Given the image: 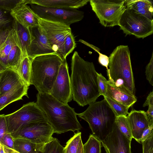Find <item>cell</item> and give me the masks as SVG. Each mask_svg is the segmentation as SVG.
Segmentation results:
<instances>
[{
    "label": "cell",
    "mask_w": 153,
    "mask_h": 153,
    "mask_svg": "<svg viewBox=\"0 0 153 153\" xmlns=\"http://www.w3.org/2000/svg\"><path fill=\"white\" fill-rule=\"evenodd\" d=\"M12 28H0V46L7 39Z\"/></svg>",
    "instance_id": "b9f144b4"
},
{
    "label": "cell",
    "mask_w": 153,
    "mask_h": 153,
    "mask_svg": "<svg viewBox=\"0 0 153 153\" xmlns=\"http://www.w3.org/2000/svg\"><path fill=\"white\" fill-rule=\"evenodd\" d=\"M76 47L74 37L71 32L65 38L64 44V56L65 58L71 53Z\"/></svg>",
    "instance_id": "1f68e13d"
},
{
    "label": "cell",
    "mask_w": 153,
    "mask_h": 153,
    "mask_svg": "<svg viewBox=\"0 0 153 153\" xmlns=\"http://www.w3.org/2000/svg\"><path fill=\"white\" fill-rule=\"evenodd\" d=\"M10 14L14 20L28 29L39 25V18L25 0H21Z\"/></svg>",
    "instance_id": "9a60e30c"
},
{
    "label": "cell",
    "mask_w": 153,
    "mask_h": 153,
    "mask_svg": "<svg viewBox=\"0 0 153 153\" xmlns=\"http://www.w3.org/2000/svg\"><path fill=\"white\" fill-rule=\"evenodd\" d=\"M70 77L72 98L84 106L96 101L100 95L97 81V72L93 63L84 60L76 51L71 60Z\"/></svg>",
    "instance_id": "6da1fadb"
},
{
    "label": "cell",
    "mask_w": 153,
    "mask_h": 153,
    "mask_svg": "<svg viewBox=\"0 0 153 153\" xmlns=\"http://www.w3.org/2000/svg\"><path fill=\"white\" fill-rule=\"evenodd\" d=\"M125 0H91L92 10L100 23L105 27L118 25L121 16L126 8Z\"/></svg>",
    "instance_id": "52a82bcc"
},
{
    "label": "cell",
    "mask_w": 153,
    "mask_h": 153,
    "mask_svg": "<svg viewBox=\"0 0 153 153\" xmlns=\"http://www.w3.org/2000/svg\"><path fill=\"white\" fill-rule=\"evenodd\" d=\"M126 117L132 138L139 143L143 131L150 126L146 112L133 110L128 113Z\"/></svg>",
    "instance_id": "2e32d148"
},
{
    "label": "cell",
    "mask_w": 153,
    "mask_h": 153,
    "mask_svg": "<svg viewBox=\"0 0 153 153\" xmlns=\"http://www.w3.org/2000/svg\"><path fill=\"white\" fill-rule=\"evenodd\" d=\"M8 132L11 133L27 123L37 121H48L46 114L36 102L24 105L15 112L5 115Z\"/></svg>",
    "instance_id": "ba28073f"
},
{
    "label": "cell",
    "mask_w": 153,
    "mask_h": 153,
    "mask_svg": "<svg viewBox=\"0 0 153 153\" xmlns=\"http://www.w3.org/2000/svg\"><path fill=\"white\" fill-rule=\"evenodd\" d=\"M16 45L19 47L15 32L12 28L7 39L0 46V64L4 69L8 68V57L12 48Z\"/></svg>",
    "instance_id": "603a6c76"
},
{
    "label": "cell",
    "mask_w": 153,
    "mask_h": 153,
    "mask_svg": "<svg viewBox=\"0 0 153 153\" xmlns=\"http://www.w3.org/2000/svg\"><path fill=\"white\" fill-rule=\"evenodd\" d=\"M1 144L14 149L13 138L10 133H8L4 135L1 140Z\"/></svg>",
    "instance_id": "f35d334b"
},
{
    "label": "cell",
    "mask_w": 153,
    "mask_h": 153,
    "mask_svg": "<svg viewBox=\"0 0 153 153\" xmlns=\"http://www.w3.org/2000/svg\"><path fill=\"white\" fill-rule=\"evenodd\" d=\"M30 4L31 8L39 18L69 26L80 21L84 16V12L77 9L49 8Z\"/></svg>",
    "instance_id": "9c48e42d"
},
{
    "label": "cell",
    "mask_w": 153,
    "mask_h": 153,
    "mask_svg": "<svg viewBox=\"0 0 153 153\" xmlns=\"http://www.w3.org/2000/svg\"><path fill=\"white\" fill-rule=\"evenodd\" d=\"M4 69L0 64V72L2 71Z\"/></svg>",
    "instance_id": "7dc6e473"
},
{
    "label": "cell",
    "mask_w": 153,
    "mask_h": 153,
    "mask_svg": "<svg viewBox=\"0 0 153 153\" xmlns=\"http://www.w3.org/2000/svg\"><path fill=\"white\" fill-rule=\"evenodd\" d=\"M126 8L131 9L136 13L153 21L152 3L148 0H125Z\"/></svg>",
    "instance_id": "7402d4cb"
},
{
    "label": "cell",
    "mask_w": 153,
    "mask_h": 153,
    "mask_svg": "<svg viewBox=\"0 0 153 153\" xmlns=\"http://www.w3.org/2000/svg\"><path fill=\"white\" fill-rule=\"evenodd\" d=\"M2 145H1V143H0V151L1 150V149L2 147Z\"/></svg>",
    "instance_id": "681fc988"
},
{
    "label": "cell",
    "mask_w": 153,
    "mask_h": 153,
    "mask_svg": "<svg viewBox=\"0 0 153 153\" xmlns=\"http://www.w3.org/2000/svg\"><path fill=\"white\" fill-rule=\"evenodd\" d=\"M0 153H4L2 147L0 151Z\"/></svg>",
    "instance_id": "c3c4849f"
},
{
    "label": "cell",
    "mask_w": 153,
    "mask_h": 153,
    "mask_svg": "<svg viewBox=\"0 0 153 153\" xmlns=\"http://www.w3.org/2000/svg\"><path fill=\"white\" fill-rule=\"evenodd\" d=\"M0 77H1V74H0Z\"/></svg>",
    "instance_id": "f907efd6"
},
{
    "label": "cell",
    "mask_w": 153,
    "mask_h": 153,
    "mask_svg": "<svg viewBox=\"0 0 153 153\" xmlns=\"http://www.w3.org/2000/svg\"><path fill=\"white\" fill-rule=\"evenodd\" d=\"M146 113L150 125H153V106L149 105L148 109Z\"/></svg>",
    "instance_id": "7bdbcfd3"
},
{
    "label": "cell",
    "mask_w": 153,
    "mask_h": 153,
    "mask_svg": "<svg viewBox=\"0 0 153 153\" xmlns=\"http://www.w3.org/2000/svg\"><path fill=\"white\" fill-rule=\"evenodd\" d=\"M14 149L20 153H40L45 144H36L22 138H13Z\"/></svg>",
    "instance_id": "cb8c5ba5"
},
{
    "label": "cell",
    "mask_w": 153,
    "mask_h": 153,
    "mask_svg": "<svg viewBox=\"0 0 153 153\" xmlns=\"http://www.w3.org/2000/svg\"><path fill=\"white\" fill-rule=\"evenodd\" d=\"M81 132L77 131L69 140L64 147L63 153H76L80 142L82 141Z\"/></svg>",
    "instance_id": "83f0119b"
},
{
    "label": "cell",
    "mask_w": 153,
    "mask_h": 153,
    "mask_svg": "<svg viewBox=\"0 0 153 153\" xmlns=\"http://www.w3.org/2000/svg\"><path fill=\"white\" fill-rule=\"evenodd\" d=\"M42 153V152H41V153Z\"/></svg>",
    "instance_id": "816d5d0a"
},
{
    "label": "cell",
    "mask_w": 153,
    "mask_h": 153,
    "mask_svg": "<svg viewBox=\"0 0 153 153\" xmlns=\"http://www.w3.org/2000/svg\"><path fill=\"white\" fill-rule=\"evenodd\" d=\"M39 25L45 30L50 45L55 53L63 61L64 44L65 38L71 32L70 26L39 18Z\"/></svg>",
    "instance_id": "8fae6325"
},
{
    "label": "cell",
    "mask_w": 153,
    "mask_h": 153,
    "mask_svg": "<svg viewBox=\"0 0 153 153\" xmlns=\"http://www.w3.org/2000/svg\"><path fill=\"white\" fill-rule=\"evenodd\" d=\"M97 75L98 86L100 94L104 97H106L108 80L101 73L97 72Z\"/></svg>",
    "instance_id": "836d02e7"
},
{
    "label": "cell",
    "mask_w": 153,
    "mask_h": 153,
    "mask_svg": "<svg viewBox=\"0 0 153 153\" xmlns=\"http://www.w3.org/2000/svg\"><path fill=\"white\" fill-rule=\"evenodd\" d=\"M120 29L126 35H132L143 39L152 34L153 21L126 8L119 22Z\"/></svg>",
    "instance_id": "8992f818"
},
{
    "label": "cell",
    "mask_w": 153,
    "mask_h": 153,
    "mask_svg": "<svg viewBox=\"0 0 153 153\" xmlns=\"http://www.w3.org/2000/svg\"><path fill=\"white\" fill-rule=\"evenodd\" d=\"M54 133L53 128L48 121H41L26 124L10 134L13 138L25 139L35 143L44 144L52 139Z\"/></svg>",
    "instance_id": "30bf717a"
},
{
    "label": "cell",
    "mask_w": 153,
    "mask_h": 153,
    "mask_svg": "<svg viewBox=\"0 0 153 153\" xmlns=\"http://www.w3.org/2000/svg\"><path fill=\"white\" fill-rule=\"evenodd\" d=\"M79 41L91 48L97 52L99 55L98 58V62L101 65L105 67L107 69V71H108L109 57L106 55L101 53L100 52V49L94 45L82 39H79Z\"/></svg>",
    "instance_id": "d6a6232c"
},
{
    "label": "cell",
    "mask_w": 153,
    "mask_h": 153,
    "mask_svg": "<svg viewBox=\"0 0 153 153\" xmlns=\"http://www.w3.org/2000/svg\"><path fill=\"white\" fill-rule=\"evenodd\" d=\"M36 97V103L46 114L54 133L79 131L82 127L74 108L59 102L49 94L38 92Z\"/></svg>",
    "instance_id": "7a4b0ae2"
},
{
    "label": "cell",
    "mask_w": 153,
    "mask_h": 153,
    "mask_svg": "<svg viewBox=\"0 0 153 153\" xmlns=\"http://www.w3.org/2000/svg\"><path fill=\"white\" fill-rule=\"evenodd\" d=\"M108 57V82L135 95L134 79L128 47L124 45L117 46Z\"/></svg>",
    "instance_id": "3957f363"
},
{
    "label": "cell",
    "mask_w": 153,
    "mask_h": 153,
    "mask_svg": "<svg viewBox=\"0 0 153 153\" xmlns=\"http://www.w3.org/2000/svg\"><path fill=\"white\" fill-rule=\"evenodd\" d=\"M106 97L123 105L131 107L137 101L135 95L109 83H107Z\"/></svg>",
    "instance_id": "ac0fdd59"
},
{
    "label": "cell",
    "mask_w": 153,
    "mask_h": 153,
    "mask_svg": "<svg viewBox=\"0 0 153 153\" xmlns=\"http://www.w3.org/2000/svg\"><path fill=\"white\" fill-rule=\"evenodd\" d=\"M100 141L90 134L87 141L83 145L84 153H101Z\"/></svg>",
    "instance_id": "4316f807"
},
{
    "label": "cell",
    "mask_w": 153,
    "mask_h": 153,
    "mask_svg": "<svg viewBox=\"0 0 153 153\" xmlns=\"http://www.w3.org/2000/svg\"><path fill=\"white\" fill-rule=\"evenodd\" d=\"M21 0H0V8L10 12Z\"/></svg>",
    "instance_id": "e575fe53"
},
{
    "label": "cell",
    "mask_w": 153,
    "mask_h": 153,
    "mask_svg": "<svg viewBox=\"0 0 153 153\" xmlns=\"http://www.w3.org/2000/svg\"><path fill=\"white\" fill-rule=\"evenodd\" d=\"M89 0H30L33 4L47 7L77 9L85 5Z\"/></svg>",
    "instance_id": "e0dca14e"
},
{
    "label": "cell",
    "mask_w": 153,
    "mask_h": 153,
    "mask_svg": "<svg viewBox=\"0 0 153 153\" xmlns=\"http://www.w3.org/2000/svg\"><path fill=\"white\" fill-rule=\"evenodd\" d=\"M22 54L17 45L13 47L10 51L7 59L8 68L16 70L22 58Z\"/></svg>",
    "instance_id": "484cf974"
},
{
    "label": "cell",
    "mask_w": 153,
    "mask_h": 153,
    "mask_svg": "<svg viewBox=\"0 0 153 153\" xmlns=\"http://www.w3.org/2000/svg\"><path fill=\"white\" fill-rule=\"evenodd\" d=\"M4 153H20L13 149L10 148L2 145Z\"/></svg>",
    "instance_id": "f6af8a7d"
},
{
    "label": "cell",
    "mask_w": 153,
    "mask_h": 153,
    "mask_svg": "<svg viewBox=\"0 0 153 153\" xmlns=\"http://www.w3.org/2000/svg\"><path fill=\"white\" fill-rule=\"evenodd\" d=\"M64 147L56 138L53 137L49 142L44 144L42 153H63Z\"/></svg>",
    "instance_id": "f546056e"
},
{
    "label": "cell",
    "mask_w": 153,
    "mask_h": 153,
    "mask_svg": "<svg viewBox=\"0 0 153 153\" xmlns=\"http://www.w3.org/2000/svg\"><path fill=\"white\" fill-rule=\"evenodd\" d=\"M29 29L32 38L27 51L29 56L33 58L41 55L55 53L50 45L45 30L39 25Z\"/></svg>",
    "instance_id": "5bb4252c"
},
{
    "label": "cell",
    "mask_w": 153,
    "mask_h": 153,
    "mask_svg": "<svg viewBox=\"0 0 153 153\" xmlns=\"http://www.w3.org/2000/svg\"><path fill=\"white\" fill-rule=\"evenodd\" d=\"M28 88L25 85H19L0 95V111L10 103L22 100L24 96L28 97Z\"/></svg>",
    "instance_id": "44dd1931"
},
{
    "label": "cell",
    "mask_w": 153,
    "mask_h": 153,
    "mask_svg": "<svg viewBox=\"0 0 153 153\" xmlns=\"http://www.w3.org/2000/svg\"><path fill=\"white\" fill-rule=\"evenodd\" d=\"M104 97L111 106L117 117L126 116L128 114V111L130 107L113 101L107 97Z\"/></svg>",
    "instance_id": "4dcf8cb0"
},
{
    "label": "cell",
    "mask_w": 153,
    "mask_h": 153,
    "mask_svg": "<svg viewBox=\"0 0 153 153\" xmlns=\"http://www.w3.org/2000/svg\"><path fill=\"white\" fill-rule=\"evenodd\" d=\"M12 28L15 32L19 47L22 52V55H27L32 38L30 29L22 25L14 20L12 22Z\"/></svg>",
    "instance_id": "ffe728a7"
},
{
    "label": "cell",
    "mask_w": 153,
    "mask_h": 153,
    "mask_svg": "<svg viewBox=\"0 0 153 153\" xmlns=\"http://www.w3.org/2000/svg\"><path fill=\"white\" fill-rule=\"evenodd\" d=\"M22 56L16 71L25 85L29 87L30 85V65L32 58L27 55Z\"/></svg>",
    "instance_id": "d4e9b609"
},
{
    "label": "cell",
    "mask_w": 153,
    "mask_h": 153,
    "mask_svg": "<svg viewBox=\"0 0 153 153\" xmlns=\"http://www.w3.org/2000/svg\"><path fill=\"white\" fill-rule=\"evenodd\" d=\"M83 145L82 141H81L80 143L76 153H84Z\"/></svg>",
    "instance_id": "bcb514c9"
},
{
    "label": "cell",
    "mask_w": 153,
    "mask_h": 153,
    "mask_svg": "<svg viewBox=\"0 0 153 153\" xmlns=\"http://www.w3.org/2000/svg\"><path fill=\"white\" fill-rule=\"evenodd\" d=\"M152 135H153V125L150 126L144 130L139 143H142Z\"/></svg>",
    "instance_id": "60d3db41"
},
{
    "label": "cell",
    "mask_w": 153,
    "mask_h": 153,
    "mask_svg": "<svg viewBox=\"0 0 153 153\" xmlns=\"http://www.w3.org/2000/svg\"><path fill=\"white\" fill-rule=\"evenodd\" d=\"M0 8V28L8 27L7 26L12 22V19L8 16L7 12Z\"/></svg>",
    "instance_id": "d590c367"
},
{
    "label": "cell",
    "mask_w": 153,
    "mask_h": 153,
    "mask_svg": "<svg viewBox=\"0 0 153 153\" xmlns=\"http://www.w3.org/2000/svg\"><path fill=\"white\" fill-rule=\"evenodd\" d=\"M149 105L153 106V92H151L148 96L143 106L145 107Z\"/></svg>",
    "instance_id": "ee69618b"
},
{
    "label": "cell",
    "mask_w": 153,
    "mask_h": 153,
    "mask_svg": "<svg viewBox=\"0 0 153 153\" xmlns=\"http://www.w3.org/2000/svg\"></svg>",
    "instance_id": "f5cc1de1"
},
{
    "label": "cell",
    "mask_w": 153,
    "mask_h": 153,
    "mask_svg": "<svg viewBox=\"0 0 153 153\" xmlns=\"http://www.w3.org/2000/svg\"><path fill=\"white\" fill-rule=\"evenodd\" d=\"M77 115L88 123L92 134L100 142L111 132L117 117L104 98L90 103L85 111Z\"/></svg>",
    "instance_id": "5b68a950"
},
{
    "label": "cell",
    "mask_w": 153,
    "mask_h": 153,
    "mask_svg": "<svg viewBox=\"0 0 153 153\" xmlns=\"http://www.w3.org/2000/svg\"><path fill=\"white\" fill-rule=\"evenodd\" d=\"M115 123L120 131L128 139L131 141L133 138L126 116H120L117 117Z\"/></svg>",
    "instance_id": "f1b7e54d"
},
{
    "label": "cell",
    "mask_w": 153,
    "mask_h": 153,
    "mask_svg": "<svg viewBox=\"0 0 153 153\" xmlns=\"http://www.w3.org/2000/svg\"><path fill=\"white\" fill-rule=\"evenodd\" d=\"M8 133L5 115H0V143L4 135Z\"/></svg>",
    "instance_id": "ab89813d"
},
{
    "label": "cell",
    "mask_w": 153,
    "mask_h": 153,
    "mask_svg": "<svg viewBox=\"0 0 153 153\" xmlns=\"http://www.w3.org/2000/svg\"><path fill=\"white\" fill-rule=\"evenodd\" d=\"M101 142L106 153H131V140L120 131L115 122L110 133Z\"/></svg>",
    "instance_id": "4fadbf2b"
},
{
    "label": "cell",
    "mask_w": 153,
    "mask_h": 153,
    "mask_svg": "<svg viewBox=\"0 0 153 153\" xmlns=\"http://www.w3.org/2000/svg\"><path fill=\"white\" fill-rule=\"evenodd\" d=\"M0 74V95L16 86L25 85L16 71L12 68H6Z\"/></svg>",
    "instance_id": "d6986e66"
},
{
    "label": "cell",
    "mask_w": 153,
    "mask_h": 153,
    "mask_svg": "<svg viewBox=\"0 0 153 153\" xmlns=\"http://www.w3.org/2000/svg\"><path fill=\"white\" fill-rule=\"evenodd\" d=\"M50 94L65 104H68L72 100L70 77L66 59L63 61L59 67Z\"/></svg>",
    "instance_id": "7c38bea8"
},
{
    "label": "cell",
    "mask_w": 153,
    "mask_h": 153,
    "mask_svg": "<svg viewBox=\"0 0 153 153\" xmlns=\"http://www.w3.org/2000/svg\"><path fill=\"white\" fill-rule=\"evenodd\" d=\"M143 153H153V135L142 143Z\"/></svg>",
    "instance_id": "74e56055"
},
{
    "label": "cell",
    "mask_w": 153,
    "mask_h": 153,
    "mask_svg": "<svg viewBox=\"0 0 153 153\" xmlns=\"http://www.w3.org/2000/svg\"><path fill=\"white\" fill-rule=\"evenodd\" d=\"M63 61L55 53L36 56L31 62L30 84L38 92L50 94Z\"/></svg>",
    "instance_id": "277c9868"
},
{
    "label": "cell",
    "mask_w": 153,
    "mask_h": 153,
    "mask_svg": "<svg viewBox=\"0 0 153 153\" xmlns=\"http://www.w3.org/2000/svg\"><path fill=\"white\" fill-rule=\"evenodd\" d=\"M146 78L149 83L152 85H153V53H152V56L149 62L147 65L145 71Z\"/></svg>",
    "instance_id": "8d00e7d4"
}]
</instances>
